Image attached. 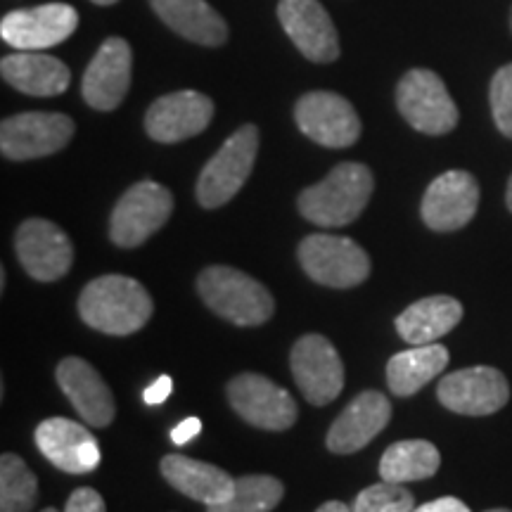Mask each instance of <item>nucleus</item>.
<instances>
[{"label": "nucleus", "instance_id": "1", "mask_svg": "<svg viewBox=\"0 0 512 512\" xmlns=\"http://www.w3.org/2000/svg\"><path fill=\"white\" fill-rule=\"evenodd\" d=\"M155 304L138 280L126 275H102L83 287L79 297L81 320L105 335L126 337L143 330Z\"/></svg>", "mask_w": 512, "mask_h": 512}, {"label": "nucleus", "instance_id": "2", "mask_svg": "<svg viewBox=\"0 0 512 512\" xmlns=\"http://www.w3.org/2000/svg\"><path fill=\"white\" fill-rule=\"evenodd\" d=\"M375 181L368 166L358 162L337 164L323 181L299 195L297 207L306 221L323 228H342L363 214Z\"/></svg>", "mask_w": 512, "mask_h": 512}, {"label": "nucleus", "instance_id": "3", "mask_svg": "<svg viewBox=\"0 0 512 512\" xmlns=\"http://www.w3.org/2000/svg\"><path fill=\"white\" fill-rule=\"evenodd\" d=\"M197 292L216 316L240 328L264 325L275 311L271 292L252 275L230 266L204 268L197 278Z\"/></svg>", "mask_w": 512, "mask_h": 512}, {"label": "nucleus", "instance_id": "4", "mask_svg": "<svg viewBox=\"0 0 512 512\" xmlns=\"http://www.w3.org/2000/svg\"><path fill=\"white\" fill-rule=\"evenodd\" d=\"M256 152H259V128L254 124L240 126L204 164L197 178V202L204 209H219L233 200L252 174Z\"/></svg>", "mask_w": 512, "mask_h": 512}, {"label": "nucleus", "instance_id": "5", "mask_svg": "<svg viewBox=\"0 0 512 512\" xmlns=\"http://www.w3.org/2000/svg\"><path fill=\"white\" fill-rule=\"evenodd\" d=\"M171 211L174 195L169 188L155 181L131 185L110 216V240L124 249L140 247L169 221Z\"/></svg>", "mask_w": 512, "mask_h": 512}, {"label": "nucleus", "instance_id": "6", "mask_svg": "<svg viewBox=\"0 0 512 512\" xmlns=\"http://www.w3.org/2000/svg\"><path fill=\"white\" fill-rule=\"evenodd\" d=\"M299 264L318 285L347 290L370 275V256L358 242L339 235H309L299 242Z\"/></svg>", "mask_w": 512, "mask_h": 512}, {"label": "nucleus", "instance_id": "7", "mask_svg": "<svg viewBox=\"0 0 512 512\" xmlns=\"http://www.w3.org/2000/svg\"><path fill=\"white\" fill-rule=\"evenodd\" d=\"M396 107L415 131L444 136L458 126V107L430 69H411L396 86Z\"/></svg>", "mask_w": 512, "mask_h": 512}, {"label": "nucleus", "instance_id": "8", "mask_svg": "<svg viewBox=\"0 0 512 512\" xmlns=\"http://www.w3.org/2000/svg\"><path fill=\"white\" fill-rule=\"evenodd\" d=\"M74 138V121L60 112H22L0 124V150L12 162L50 157Z\"/></svg>", "mask_w": 512, "mask_h": 512}, {"label": "nucleus", "instance_id": "9", "mask_svg": "<svg viewBox=\"0 0 512 512\" xmlns=\"http://www.w3.org/2000/svg\"><path fill=\"white\" fill-rule=\"evenodd\" d=\"M294 119L306 138L323 147H332V150L351 147L361 136V119H358L354 105L330 91L302 95L294 107Z\"/></svg>", "mask_w": 512, "mask_h": 512}, {"label": "nucleus", "instance_id": "10", "mask_svg": "<svg viewBox=\"0 0 512 512\" xmlns=\"http://www.w3.org/2000/svg\"><path fill=\"white\" fill-rule=\"evenodd\" d=\"M76 27H79V12L72 5L48 3L8 12L0 22V36L12 48L41 53L67 41Z\"/></svg>", "mask_w": 512, "mask_h": 512}, {"label": "nucleus", "instance_id": "11", "mask_svg": "<svg viewBox=\"0 0 512 512\" xmlns=\"http://www.w3.org/2000/svg\"><path fill=\"white\" fill-rule=\"evenodd\" d=\"M230 406L249 425L268 432L290 430L297 420V403L287 389L264 375L242 373L228 384Z\"/></svg>", "mask_w": 512, "mask_h": 512}, {"label": "nucleus", "instance_id": "12", "mask_svg": "<svg viewBox=\"0 0 512 512\" xmlns=\"http://www.w3.org/2000/svg\"><path fill=\"white\" fill-rule=\"evenodd\" d=\"M290 366L297 387L313 406L335 401L344 389V363L330 339L304 335L292 347Z\"/></svg>", "mask_w": 512, "mask_h": 512}, {"label": "nucleus", "instance_id": "13", "mask_svg": "<svg viewBox=\"0 0 512 512\" xmlns=\"http://www.w3.org/2000/svg\"><path fill=\"white\" fill-rule=\"evenodd\" d=\"M15 249L19 264L34 280L55 283L72 268V240L60 226L46 219H29L17 228Z\"/></svg>", "mask_w": 512, "mask_h": 512}, {"label": "nucleus", "instance_id": "14", "mask_svg": "<svg viewBox=\"0 0 512 512\" xmlns=\"http://www.w3.org/2000/svg\"><path fill=\"white\" fill-rule=\"evenodd\" d=\"M479 207V183L467 171H446L434 178L422 197V221L437 233H453L475 219Z\"/></svg>", "mask_w": 512, "mask_h": 512}, {"label": "nucleus", "instance_id": "15", "mask_svg": "<svg viewBox=\"0 0 512 512\" xmlns=\"http://www.w3.org/2000/svg\"><path fill=\"white\" fill-rule=\"evenodd\" d=\"M131 67V46L119 36L107 38L83 72L81 95L86 105L98 112L117 110L131 88Z\"/></svg>", "mask_w": 512, "mask_h": 512}, {"label": "nucleus", "instance_id": "16", "mask_svg": "<svg viewBox=\"0 0 512 512\" xmlns=\"http://www.w3.org/2000/svg\"><path fill=\"white\" fill-rule=\"evenodd\" d=\"M439 401L460 415H491L508 403L510 384L501 370L475 366L456 370L439 382Z\"/></svg>", "mask_w": 512, "mask_h": 512}, {"label": "nucleus", "instance_id": "17", "mask_svg": "<svg viewBox=\"0 0 512 512\" xmlns=\"http://www.w3.org/2000/svg\"><path fill=\"white\" fill-rule=\"evenodd\" d=\"M214 119V102L204 93L178 91L162 95L145 114L147 136L157 143H181L200 136Z\"/></svg>", "mask_w": 512, "mask_h": 512}, {"label": "nucleus", "instance_id": "18", "mask_svg": "<svg viewBox=\"0 0 512 512\" xmlns=\"http://www.w3.org/2000/svg\"><path fill=\"white\" fill-rule=\"evenodd\" d=\"M278 19L306 60L328 64L339 57L337 29L318 0H280Z\"/></svg>", "mask_w": 512, "mask_h": 512}, {"label": "nucleus", "instance_id": "19", "mask_svg": "<svg viewBox=\"0 0 512 512\" xmlns=\"http://www.w3.org/2000/svg\"><path fill=\"white\" fill-rule=\"evenodd\" d=\"M36 446L57 470L67 475H86L100 465L98 439L74 420H43L36 427Z\"/></svg>", "mask_w": 512, "mask_h": 512}, {"label": "nucleus", "instance_id": "20", "mask_svg": "<svg viewBox=\"0 0 512 512\" xmlns=\"http://www.w3.org/2000/svg\"><path fill=\"white\" fill-rule=\"evenodd\" d=\"M55 377L64 396L72 401L76 413L81 415L86 425H112L114 415H117V401H114L112 389L107 387V382L102 380V375L91 363L83 361V358L69 356L60 361Z\"/></svg>", "mask_w": 512, "mask_h": 512}, {"label": "nucleus", "instance_id": "21", "mask_svg": "<svg viewBox=\"0 0 512 512\" xmlns=\"http://www.w3.org/2000/svg\"><path fill=\"white\" fill-rule=\"evenodd\" d=\"M392 420V403L380 392H363L339 413L332 422L325 444L332 453L349 456L361 451L380 434Z\"/></svg>", "mask_w": 512, "mask_h": 512}, {"label": "nucleus", "instance_id": "22", "mask_svg": "<svg viewBox=\"0 0 512 512\" xmlns=\"http://www.w3.org/2000/svg\"><path fill=\"white\" fill-rule=\"evenodd\" d=\"M0 74L15 91L34 95V98H55L72 83V72L67 64L46 53H27V50L3 57Z\"/></svg>", "mask_w": 512, "mask_h": 512}, {"label": "nucleus", "instance_id": "23", "mask_svg": "<svg viewBox=\"0 0 512 512\" xmlns=\"http://www.w3.org/2000/svg\"><path fill=\"white\" fill-rule=\"evenodd\" d=\"M159 470L176 491L192 501L204 503L207 508L228 501L235 491V479L226 470L188 456H176V453L164 456Z\"/></svg>", "mask_w": 512, "mask_h": 512}, {"label": "nucleus", "instance_id": "24", "mask_svg": "<svg viewBox=\"0 0 512 512\" xmlns=\"http://www.w3.org/2000/svg\"><path fill=\"white\" fill-rule=\"evenodd\" d=\"M150 5L166 27L192 43L216 48L228 41L226 22L207 0H150Z\"/></svg>", "mask_w": 512, "mask_h": 512}, {"label": "nucleus", "instance_id": "25", "mask_svg": "<svg viewBox=\"0 0 512 512\" xmlns=\"http://www.w3.org/2000/svg\"><path fill=\"white\" fill-rule=\"evenodd\" d=\"M460 318H463V304L446 294H437V297H425L408 306L396 318V332L408 344L420 347V344H432L448 335L460 323Z\"/></svg>", "mask_w": 512, "mask_h": 512}, {"label": "nucleus", "instance_id": "26", "mask_svg": "<svg viewBox=\"0 0 512 512\" xmlns=\"http://www.w3.org/2000/svg\"><path fill=\"white\" fill-rule=\"evenodd\" d=\"M448 349L441 344H420L389 358L387 382L396 396H411L420 392L448 366Z\"/></svg>", "mask_w": 512, "mask_h": 512}, {"label": "nucleus", "instance_id": "27", "mask_svg": "<svg viewBox=\"0 0 512 512\" xmlns=\"http://www.w3.org/2000/svg\"><path fill=\"white\" fill-rule=\"evenodd\" d=\"M441 465L439 448L425 439L396 441L384 451L380 460V477L384 482H420L437 475Z\"/></svg>", "mask_w": 512, "mask_h": 512}, {"label": "nucleus", "instance_id": "28", "mask_svg": "<svg viewBox=\"0 0 512 512\" xmlns=\"http://www.w3.org/2000/svg\"><path fill=\"white\" fill-rule=\"evenodd\" d=\"M283 484L271 475H247L235 479V491L228 501L209 505L207 512H271L283 501Z\"/></svg>", "mask_w": 512, "mask_h": 512}, {"label": "nucleus", "instance_id": "29", "mask_svg": "<svg viewBox=\"0 0 512 512\" xmlns=\"http://www.w3.org/2000/svg\"><path fill=\"white\" fill-rule=\"evenodd\" d=\"M38 498V479L15 453L0 458V512H31Z\"/></svg>", "mask_w": 512, "mask_h": 512}, {"label": "nucleus", "instance_id": "30", "mask_svg": "<svg viewBox=\"0 0 512 512\" xmlns=\"http://www.w3.org/2000/svg\"><path fill=\"white\" fill-rule=\"evenodd\" d=\"M354 512H413L415 498L406 486L380 482L363 489L354 501Z\"/></svg>", "mask_w": 512, "mask_h": 512}, {"label": "nucleus", "instance_id": "31", "mask_svg": "<svg viewBox=\"0 0 512 512\" xmlns=\"http://www.w3.org/2000/svg\"><path fill=\"white\" fill-rule=\"evenodd\" d=\"M489 100L498 131L505 138H512V62L498 69L494 79H491Z\"/></svg>", "mask_w": 512, "mask_h": 512}, {"label": "nucleus", "instance_id": "32", "mask_svg": "<svg viewBox=\"0 0 512 512\" xmlns=\"http://www.w3.org/2000/svg\"><path fill=\"white\" fill-rule=\"evenodd\" d=\"M64 512H107V508L98 491L81 486V489H76L74 494L69 496L67 505H64Z\"/></svg>", "mask_w": 512, "mask_h": 512}, {"label": "nucleus", "instance_id": "33", "mask_svg": "<svg viewBox=\"0 0 512 512\" xmlns=\"http://www.w3.org/2000/svg\"><path fill=\"white\" fill-rule=\"evenodd\" d=\"M171 392H174V382H171L169 375H162L145 389L143 399L147 406H159V403H164L166 399H169Z\"/></svg>", "mask_w": 512, "mask_h": 512}, {"label": "nucleus", "instance_id": "34", "mask_svg": "<svg viewBox=\"0 0 512 512\" xmlns=\"http://www.w3.org/2000/svg\"><path fill=\"white\" fill-rule=\"evenodd\" d=\"M200 432H202L200 418H185L183 422H178L174 430H171V441H174L176 446H185V444H190V441L195 439Z\"/></svg>", "mask_w": 512, "mask_h": 512}, {"label": "nucleus", "instance_id": "35", "mask_svg": "<svg viewBox=\"0 0 512 512\" xmlns=\"http://www.w3.org/2000/svg\"><path fill=\"white\" fill-rule=\"evenodd\" d=\"M413 512H472V510L467 508L463 501H458V498L444 496V498H437V501H432V503L420 505V508H415Z\"/></svg>", "mask_w": 512, "mask_h": 512}, {"label": "nucleus", "instance_id": "36", "mask_svg": "<svg viewBox=\"0 0 512 512\" xmlns=\"http://www.w3.org/2000/svg\"><path fill=\"white\" fill-rule=\"evenodd\" d=\"M316 512H354V510H351L349 505L342 503V501H328V503L320 505Z\"/></svg>", "mask_w": 512, "mask_h": 512}, {"label": "nucleus", "instance_id": "37", "mask_svg": "<svg viewBox=\"0 0 512 512\" xmlns=\"http://www.w3.org/2000/svg\"><path fill=\"white\" fill-rule=\"evenodd\" d=\"M505 202H508V209L512 211V176L508 181V190H505Z\"/></svg>", "mask_w": 512, "mask_h": 512}, {"label": "nucleus", "instance_id": "38", "mask_svg": "<svg viewBox=\"0 0 512 512\" xmlns=\"http://www.w3.org/2000/svg\"><path fill=\"white\" fill-rule=\"evenodd\" d=\"M91 3H95V5H105V8H107V5H114V3H117V0H91Z\"/></svg>", "mask_w": 512, "mask_h": 512}, {"label": "nucleus", "instance_id": "39", "mask_svg": "<svg viewBox=\"0 0 512 512\" xmlns=\"http://www.w3.org/2000/svg\"><path fill=\"white\" fill-rule=\"evenodd\" d=\"M486 512H512V510H505V508H496V510H486Z\"/></svg>", "mask_w": 512, "mask_h": 512}, {"label": "nucleus", "instance_id": "40", "mask_svg": "<svg viewBox=\"0 0 512 512\" xmlns=\"http://www.w3.org/2000/svg\"><path fill=\"white\" fill-rule=\"evenodd\" d=\"M41 512H57L55 508H46V510H41Z\"/></svg>", "mask_w": 512, "mask_h": 512}, {"label": "nucleus", "instance_id": "41", "mask_svg": "<svg viewBox=\"0 0 512 512\" xmlns=\"http://www.w3.org/2000/svg\"><path fill=\"white\" fill-rule=\"evenodd\" d=\"M510 27H512V12H510Z\"/></svg>", "mask_w": 512, "mask_h": 512}]
</instances>
